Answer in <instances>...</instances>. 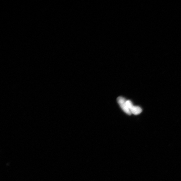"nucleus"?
<instances>
[{
    "label": "nucleus",
    "instance_id": "obj_1",
    "mask_svg": "<svg viewBox=\"0 0 181 181\" xmlns=\"http://www.w3.org/2000/svg\"><path fill=\"white\" fill-rule=\"evenodd\" d=\"M118 104H119L121 108L126 114L130 115L131 114L130 110L128 108L126 104V99L122 96L118 97L117 99Z\"/></svg>",
    "mask_w": 181,
    "mask_h": 181
},
{
    "label": "nucleus",
    "instance_id": "obj_2",
    "mask_svg": "<svg viewBox=\"0 0 181 181\" xmlns=\"http://www.w3.org/2000/svg\"><path fill=\"white\" fill-rule=\"evenodd\" d=\"M131 114L135 115L139 114L142 112V109L138 106H133L130 109Z\"/></svg>",
    "mask_w": 181,
    "mask_h": 181
},
{
    "label": "nucleus",
    "instance_id": "obj_3",
    "mask_svg": "<svg viewBox=\"0 0 181 181\" xmlns=\"http://www.w3.org/2000/svg\"><path fill=\"white\" fill-rule=\"evenodd\" d=\"M126 104L128 108H129L130 111L131 108H132V107L133 106L132 102L130 100H127L126 101Z\"/></svg>",
    "mask_w": 181,
    "mask_h": 181
}]
</instances>
